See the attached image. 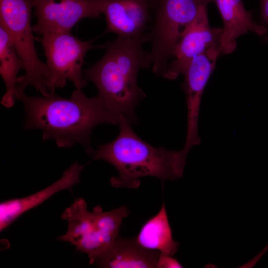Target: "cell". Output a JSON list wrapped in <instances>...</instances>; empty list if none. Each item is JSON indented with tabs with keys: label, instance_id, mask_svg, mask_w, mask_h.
<instances>
[{
	"label": "cell",
	"instance_id": "obj_1",
	"mask_svg": "<svg viewBox=\"0 0 268 268\" xmlns=\"http://www.w3.org/2000/svg\"><path fill=\"white\" fill-rule=\"evenodd\" d=\"M17 99L24 104L25 130H41L42 141L54 139L59 147L79 143L89 155L94 150L93 129L103 123L119 124L123 117L109 111L97 96L89 98L81 89H76L69 98L55 93L31 97L17 86Z\"/></svg>",
	"mask_w": 268,
	"mask_h": 268
},
{
	"label": "cell",
	"instance_id": "obj_2",
	"mask_svg": "<svg viewBox=\"0 0 268 268\" xmlns=\"http://www.w3.org/2000/svg\"><path fill=\"white\" fill-rule=\"evenodd\" d=\"M149 41L148 32L138 37L117 39L105 44L104 56L83 70L84 78L97 87V95L111 112L137 122L135 110L146 97L137 83L141 69L152 66L151 51L143 45Z\"/></svg>",
	"mask_w": 268,
	"mask_h": 268
},
{
	"label": "cell",
	"instance_id": "obj_3",
	"mask_svg": "<svg viewBox=\"0 0 268 268\" xmlns=\"http://www.w3.org/2000/svg\"><path fill=\"white\" fill-rule=\"evenodd\" d=\"M131 124L123 117L117 137L99 145L90 155L93 160H105L116 168L119 175L110 179L112 186L136 189L140 179L146 176L162 182L181 178L188 154L183 149L174 151L150 145L136 134Z\"/></svg>",
	"mask_w": 268,
	"mask_h": 268
},
{
	"label": "cell",
	"instance_id": "obj_4",
	"mask_svg": "<svg viewBox=\"0 0 268 268\" xmlns=\"http://www.w3.org/2000/svg\"><path fill=\"white\" fill-rule=\"evenodd\" d=\"M129 214L127 206L103 211L98 205L90 211L85 200L78 198L62 214V219L67 221L68 228L58 240L69 242L87 254L92 265L119 235L122 221Z\"/></svg>",
	"mask_w": 268,
	"mask_h": 268
},
{
	"label": "cell",
	"instance_id": "obj_5",
	"mask_svg": "<svg viewBox=\"0 0 268 268\" xmlns=\"http://www.w3.org/2000/svg\"><path fill=\"white\" fill-rule=\"evenodd\" d=\"M33 8L34 0H0V24L8 32L24 65L25 73L18 77L17 86L24 91L32 86L47 96L50 93L47 65L38 56L31 25Z\"/></svg>",
	"mask_w": 268,
	"mask_h": 268
},
{
	"label": "cell",
	"instance_id": "obj_6",
	"mask_svg": "<svg viewBox=\"0 0 268 268\" xmlns=\"http://www.w3.org/2000/svg\"><path fill=\"white\" fill-rule=\"evenodd\" d=\"M210 2L214 0H155L151 6L154 17L148 31L154 73L162 76L181 33Z\"/></svg>",
	"mask_w": 268,
	"mask_h": 268
},
{
	"label": "cell",
	"instance_id": "obj_7",
	"mask_svg": "<svg viewBox=\"0 0 268 268\" xmlns=\"http://www.w3.org/2000/svg\"><path fill=\"white\" fill-rule=\"evenodd\" d=\"M47 59L48 88L50 94L70 80L77 89L86 86L82 65L86 53L91 49L103 47L82 41L70 31L49 33L40 39Z\"/></svg>",
	"mask_w": 268,
	"mask_h": 268
},
{
	"label": "cell",
	"instance_id": "obj_8",
	"mask_svg": "<svg viewBox=\"0 0 268 268\" xmlns=\"http://www.w3.org/2000/svg\"><path fill=\"white\" fill-rule=\"evenodd\" d=\"M106 0H34L37 22L34 32L44 34L70 31L85 18H97L103 13Z\"/></svg>",
	"mask_w": 268,
	"mask_h": 268
},
{
	"label": "cell",
	"instance_id": "obj_9",
	"mask_svg": "<svg viewBox=\"0 0 268 268\" xmlns=\"http://www.w3.org/2000/svg\"><path fill=\"white\" fill-rule=\"evenodd\" d=\"M207 7L202 8L195 19L181 33L174 50L175 59L168 64L161 76L175 79L183 73L194 58L210 51L218 50L221 52L223 29L210 26Z\"/></svg>",
	"mask_w": 268,
	"mask_h": 268
},
{
	"label": "cell",
	"instance_id": "obj_10",
	"mask_svg": "<svg viewBox=\"0 0 268 268\" xmlns=\"http://www.w3.org/2000/svg\"><path fill=\"white\" fill-rule=\"evenodd\" d=\"M219 51H208L194 58L183 71L182 88L186 97L187 129L183 150L188 154L192 147L199 145V118L202 94L214 70Z\"/></svg>",
	"mask_w": 268,
	"mask_h": 268
},
{
	"label": "cell",
	"instance_id": "obj_11",
	"mask_svg": "<svg viewBox=\"0 0 268 268\" xmlns=\"http://www.w3.org/2000/svg\"><path fill=\"white\" fill-rule=\"evenodd\" d=\"M103 13L107 24L104 33L121 38L142 35L152 20L149 0H106Z\"/></svg>",
	"mask_w": 268,
	"mask_h": 268
},
{
	"label": "cell",
	"instance_id": "obj_12",
	"mask_svg": "<svg viewBox=\"0 0 268 268\" xmlns=\"http://www.w3.org/2000/svg\"><path fill=\"white\" fill-rule=\"evenodd\" d=\"M84 165L74 163L54 183L37 193L22 198L9 200L0 204V231L1 232L18 217L36 207L56 193L64 190L71 191L80 182V174Z\"/></svg>",
	"mask_w": 268,
	"mask_h": 268
},
{
	"label": "cell",
	"instance_id": "obj_13",
	"mask_svg": "<svg viewBox=\"0 0 268 268\" xmlns=\"http://www.w3.org/2000/svg\"><path fill=\"white\" fill-rule=\"evenodd\" d=\"M214 2L223 23L221 54L232 53L237 47L236 39L248 32L259 36L266 34L267 28L253 20L251 12L245 8L243 0H214Z\"/></svg>",
	"mask_w": 268,
	"mask_h": 268
},
{
	"label": "cell",
	"instance_id": "obj_14",
	"mask_svg": "<svg viewBox=\"0 0 268 268\" xmlns=\"http://www.w3.org/2000/svg\"><path fill=\"white\" fill-rule=\"evenodd\" d=\"M160 253L142 247L135 237L124 238L119 235L94 264L105 268H154Z\"/></svg>",
	"mask_w": 268,
	"mask_h": 268
},
{
	"label": "cell",
	"instance_id": "obj_15",
	"mask_svg": "<svg viewBox=\"0 0 268 268\" xmlns=\"http://www.w3.org/2000/svg\"><path fill=\"white\" fill-rule=\"evenodd\" d=\"M136 242L142 247L173 256L178 251L179 242L174 240L163 201L158 212L141 226Z\"/></svg>",
	"mask_w": 268,
	"mask_h": 268
},
{
	"label": "cell",
	"instance_id": "obj_16",
	"mask_svg": "<svg viewBox=\"0 0 268 268\" xmlns=\"http://www.w3.org/2000/svg\"><path fill=\"white\" fill-rule=\"evenodd\" d=\"M24 69L23 62L19 57L6 30L0 24V74L6 87L0 103L5 107H12L17 99V74Z\"/></svg>",
	"mask_w": 268,
	"mask_h": 268
},
{
	"label": "cell",
	"instance_id": "obj_17",
	"mask_svg": "<svg viewBox=\"0 0 268 268\" xmlns=\"http://www.w3.org/2000/svg\"><path fill=\"white\" fill-rule=\"evenodd\" d=\"M167 255L160 253L157 263V268H180L183 266L175 258Z\"/></svg>",
	"mask_w": 268,
	"mask_h": 268
},
{
	"label": "cell",
	"instance_id": "obj_18",
	"mask_svg": "<svg viewBox=\"0 0 268 268\" xmlns=\"http://www.w3.org/2000/svg\"><path fill=\"white\" fill-rule=\"evenodd\" d=\"M260 0L261 18L266 25L267 30L265 41L268 43V0Z\"/></svg>",
	"mask_w": 268,
	"mask_h": 268
},
{
	"label": "cell",
	"instance_id": "obj_19",
	"mask_svg": "<svg viewBox=\"0 0 268 268\" xmlns=\"http://www.w3.org/2000/svg\"><path fill=\"white\" fill-rule=\"evenodd\" d=\"M149 1H150V5L151 6L153 3L154 2V1H155V0H149Z\"/></svg>",
	"mask_w": 268,
	"mask_h": 268
}]
</instances>
